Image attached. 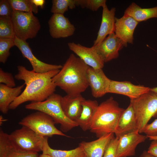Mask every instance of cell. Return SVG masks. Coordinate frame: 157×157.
<instances>
[{"instance_id": "obj_1", "label": "cell", "mask_w": 157, "mask_h": 157, "mask_svg": "<svg viewBox=\"0 0 157 157\" xmlns=\"http://www.w3.org/2000/svg\"><path fill=\"white\" fill-rule=\"evenodd\" d=\"M17 68L18 72L15 78L23 81L26 87L20 95L10 104L9 109H15L22 104L28 101H43L54 93L57 86L52 78L60 69L39 73L33 70H29L22 65H19Z\"/></svg>"}, {"instance_id": "obj_2", "label": "cell", "mask_w": 157, "mask_h": 157, "mask_svg": "<svg viewBox=\"0 0 157 157\" xmlns=\"http://www.w3.org/2000/svg\"><path fill=\"white\" fill-rule=\"evenodd\" d=\"M89 67L79 57L72 53L52 80L57 87L67 94H81L89 86L87 72Z\"/></svg>"}, {"instance_id": "obj_3", "label": "cell", "mask_w": 157, "mask_h": 157, "mask_svg": "<svg viewBox=\"0 0 157 157\" xmlns=\"http://www.w3.org/2000/svg\"><path fill=\"white\" fill-rule=\"evenodd\" d=\"M124 110L110 97L99 105L89 130L98 138L110 133L114 134L119 118Z\"/></svg>"}, {"instance_id": "obj_4", "label": "cell", "mask_w": 157, "mask_h": 157, "mask_svg": "<svg viewBox=\"0 0 157 157\" xmlns=\"http://www.w3.org/2000/svg\"><path fill=\"white\" fill-rule=\"evenodd\" d=\"M62 97L53 93L45 100L40 102H31L25 106L26 109L44 113L51 117L55 124H59L60 129L67 132L78 126L77 123L68 118L65 113L61 104Z\"/></svg>"}, {"instance_id": "obj_5", "label": "cell", "mask_w": 157, "mask_h": 157, "mask_svg": "<svg viewBox=\"0 0 157 157\" xmlns=\"http://www.w3.org/2000/svg\"><path fill=\"white\" fill-rule=\"evenodd\" d=\"M136 121L137 130L140 133L150 119L157 115V93L151 90L138 98L130 100Z\"/></svg>"}, {"instance_id": "obj_6", "label": "cell", "mask_w": 157, "mask_h": 157, "mask_svg": "<svg viewBox=\"0 0 157 157\" xmlns=\"http://www.w3.org/2000/svg\"><path fill=\"white\" fill-rule=\"evenodd\" d=\"M19 124L28 127L43 137H51L55 135L67 137L56 127L55 123L51 117L42 112L37 111L27 115Z\"/></svg>"}, {"instance_id": "obj_7", "label": "cell", "mask_w": 157, "mask_h": 157, "mask_svg": "<svg viewBox=\"0 0 157 157\" xmlns=\"http://www.w3.org/2000/svg\"><path fill=\"white\" fill-rule=\"evenodd\" d=\"M11 19L15 36L22 40L35 37L41 28L39 19L32 12L13 11Z\"/></svg>"}, {"instance_id": "obj_8", "label": "cell", "mask_w": 157, "mask_h": 157, "mask_svg": "<svg viewBox=\"0 0 157 157\" xmlns=\"http://www.w3.org/2000/svg\"><path fill=\"white\" fill-rule=\"evenodd\" d=\"M9 137L19 149L28 152L42 151L46 137L40 135L28 127L22 126L9 134Z\"/></svg>"}, {"instance_id": "obj_9", "label": "cell", "mask_w": 157, "mask_h": 157, "mask_svg": "<svg viewBox=\"0 0 157 157\" xmlns=\"http://www.w3.org/2000/svg\"><path fill=\"white\" fill-rule=\"evenodd\" d=\"M127 45V43L113 33L99 44L92 46L105 63L117 58L119 51Z\"/></svg>"}, {"instance_id": "obj_10", "label": "cell", "mask_w": 157, "mask_h": 157, "mask_svg": "<svg viewBox=\"0 0 157 157\" xmlns=\"http://www.w3.org/2000/svg\"><path fill=\"white\" fill-rule=\"evenodd\" d=\"M15 45L19 49L23 56L30 63L34 71L39 73H44L51 71L60 69L63 67L61 65L49 64L38 59L33 54L28 43L26 41L20 40L15 36Z\"/></svg>"}, {"instance_id": "obj_11", "label": "cell", "mask_w": 157, "mask_h": 157, "mask_svg": "<svg viewBox=\"0 0 157 157\" xmlns=\"http://www.w3.org/2000/svg\"><path fill=\"white\" fill-rule=\"evenodd\" d=\"M87 77L94 97H100L108 93L111 80L106 75L102 69H95L90 67L87 71Z\"/></svg>"}, {"instance_id": "obj_12", "label": "cell", "mask_w": 157, "mask_h": 157, "mask_svg": "<svg viewBox=\"0 0 157 157\" xmlns=\"http://www.w3.org/2000/svg\"><path fill=\"white\" fill-rule=\"evenodd\" d=\"M49 32L54 38H65L72 35L75 28L63 14H53L48 21Z\"/></svg>"}, {"instance_id": "obj_13", "label": "cell", "mask_w": 157, "mask_h": 157, "mask_svg": "<svg viewBox=\"0 0 157 157\" xmlns=\"http://www.w3.org/2000/svg\"><path fill=\"white\" fill-rule=\"evenodd\" d=\"M69 49L89 67L95 69H102L104 62L94 47H87L74 42L68 43Z\"/></svg>"}, {"instance_id": "obj_14", "label": "cell", "mask_w": 157, "mask_h": 157, "mask_svg": "<svg viewBox=\"0 0 157 157\" xmlns=\"http://www.w3.org/2000/svg\"><path fill=\"white\" fill-rule=\"evenodd\" d=\"M147 137L137 131L126 134L119 138L116 157H127L135 155L136 148L139 144L144 142Z\"/></svg>"}, {"instance_id": "obj_15", "label": "cell", "mask_w": 157, "mask_h": 157, "mask_svg": "<svg viewBox=\"0 0 157 157\" xmlns=\"http://www.w3.org/2000/svg\"><path fill=\"white\" fill-rule=\"evenodd\" d=\"M151 88L142 85H135L128 81L111 80L108 93L122 94L130 100L136 99L150 90Z\"/></svg>"}, {"instance_id": "obj_16", "label": "cell", "mask_w": 157, "mask_h": 157, "mask_svg": "<svg viewBox=\"0 0 157 157\" xmlns=\"http://www.w3.org/2000/svg\"><path fill=\"white\" fill-rule=\"evenodd\" d=\"M139 23L127 15H124L119 18L115 17L114 33L123 41L127 43L132 44L134 32Z\"/></svg>"}, {"instance_id": "obj_17", "label": "cell", "mask_w": 157, "mask_h": 157, "mask_svg": "<svg viewBox=\"0 0 157 157\" xmlns=\"http://www.w3.org/2000/svg\"><path fill=\"white\" fill-rule=\"evenodd\" d=\"M102 8L101 23L97 38L94 42V46L100 43L107 35L115 32L116 8L113 7L109 10L106 4Z\"/></svg>"}, {"instance_id": "obj_18", "label": "cell", "mask_w": 157, "mask_h": 157, "mask_svg": "<svg viewBox=\"0 0 157 157\" xmlns=\"http://www.w3.org/2000/svg\"><path fill=\"white\" fill-rule=\"evenodd\" d=\"M38 153L21 150L11 140L9 134L0 130V157H38Z\"/></svg>"}, {"instance_id": "obj_19", "label": "cell", "mask_w": 157, "mask_h": 157, "mask_svg": "<svg viewBox=\"0 0 157 157\" xmlns=\"http://www.w3.org/2000/svg\"><path fill=\"white\" fill-rule=\"evenodd\" d=\"M137 131L136 121L133 109L130 103L121 115L114 134L119 138L122 135Z\"/></svg>"}, {"instance_id": "obj_20", "label": "cell", "mask_w": 157, "mask_h": 157, "mask_svg": "<svg viewBox=\"0 0 157 157\" xmlns=\"http://www.w3.org/2000/svg\"><path fill=\"white\" fill-rule=\"evenodd\" d=\"M114 133L104 135L96 140L90 142L83 141L79 144L86 157H103L106 148Z\"/></svg>"}, {"instance_id": "obj_21", "label": "cell", "mask_w": 157, "mask_h": 157, "mask_svg": "<svg viewBox=\"0 0 157 157\" xmlns=\"http://www.w3.org/2000/svg\"><path fill=\"white\" fill-rule=\"evenodd\" d=\"M85 99L81 94L74 96L67 94L62 97L61 106L68 118L75 121L81 113L82 110L81 103Z\"/></svg>"}, {"instance_id": "obj_22", "label": "cell", "mask_w": 157, "mask_h": 157, "mask_svg": "<svg viewBox=\"0 0 157 157\" xmlns=\"http://www.w3.org/2000/svg\"><path fill=\"white\" fill-rule=\"evenodd\" d=\"M82 110L75 121L84 131L90 130L91 122L99 105L96 100L85 99L81 103Z\"/></svg>"}, {"instance_id": "obj_23", "label": "cell", "mask_w": 157, "mask_h": 157, "mask_svg": "<svg viewBox=\"0 0 157 157\" xmlns=\"http://www.w3.org/2000/svg\"><path fill=\"white\" fill-rule=\"evenodd\" d=\"M24 84L17 87L12 88L0 83V110L4 114H7L10 104L22 93Z\"/></svg>"}, {"instance_id": "obj_24", "label": "cell", "mask_w": 157, "mask_h": 157, "mask_svg": "<svg viewBox=\"0 0 157 157\" xmlns=\"http://www.w3.org/2000/svg\"><path fill=\"white\" fill-rule=\"evenodd\" d=\"M124 15L131 16L139 22L146 21L150 18H157V6L142 8L133 2L125 10Z\"/></svg>"}, {"instance_id": "obj_25", "label": "cell", "mask_w": 157, "mask_h": 157, "mask_svg": "<svg viewBox=\"0 0 157 157\" xmlns=\"http://www.w3.org/2000/svg\"><path fill=\"white\" fill-rule=\"evenodd\" d=\"M48 138L45 137L42 153L48 154L52 157H86L83 149L79 146L74 149L68 150L53 149L49 144Z\"/></svg>"}, {"instance_id": "obj_26", "label": "cell", "mask_w": 157, "mask_h": 157, "mask_svg": "<svg viewBox=\"0 0 157 157\" xmlns=\"http://www.w3.org/2000/svg\"><path fill=\"white\" fill-rule=\"evenodd\" d=\"M13 11L32 12L35 14L38 11V7L31 0H8Z\"/></svg>"}, {"instance_id": "obj_27", "label": "cell", "mask_w": 157, "mask_h": 157, "mask_svg": "<svg viewBox=\"0 0 157 157\" xmlns=\"http://www.w3.org/2000/svg\"><path fill=\"white\" fill-rule=\"evenodd\" d=\"M51 12L53 14H63L69 9L76 6V0H53Z\"/></svg>"}, {"instance_id": "obj_28", "label": "cell", "mask_w": 157, "mask_h": 157, "mask_svg": "<svg viewBox=\"0 0 157 157\" xmlns=\"http://www.w3.org/2000/svg\"><path fill=\"white\" fill-rule=\"evenodd\" d=\"M15 36L11 17H0V38L14 39Z\"/></svg>"}, {"instance_id": "obj_29", "label": "cell", "mask_w": 157, "mask_h": 157, "mask_svg": "<svg viewBox=\"0 0 157 157\" xmlns=\"http://www.w3.org/2000/svg\"><path fill=\"white\" fill-rule=\"evenodd\" d=\"M15 45L14 39L0 38V62L5 63L10 55V49Z\"/></svg>"}, {"instance_id": "obj_30", "label": "cell", "mask_w": 157, "mask_h": 157, "mask_svg": "<svg viewBox=\"0 0 157 157\" xmlns=\"http://www.w3.org/2000/svg\"><path fill=\"white\" fill-rule=\"evenodd\" d=\"M106 0H76V6H80L83 8H85L93 11L102 7L106 4Z\"/></svg>"}, {"instance_id": "obj_31", "label": "cell", "mask_w": 157, "mask_h": 157, "mask_svg": "<svg viewBox=\"0 0 157 157\" xmlns=\"http://www.w3.org/2000/svg\"><path fill=\"white\" fill-rule=\"evenodd\" d=\"M119 138L114 136L107 145L103 157H116Z\"/></svg>"}, {"instance_id": "obj_32", "label": "cell", "mask_w": 157, "mask_h": 157, "mask_svg": "<svg viewBox=\"0 0 157 157\" xmlns=\"http://www.w3.org/2000/svg\"><path fill=\"white\" fill-rule=\"evenodd\" d=\"M0 83L12 88L15 87L16 84L12 74L5 72L0 68Z\"/></svg>"}, {"instance_id": "obj_33", "label": "cell", "mask_w": 157, "mask_h": 157, "mask_svg": "<svg viewBox=\"0 0 157 157\" xmlns=\"http://www.w3.org/2000/svg\"><path fill=\"white\" fill-rule=\"evenodd\" d=\"M13 11L8 0L0 1V17H11Z\"/></svg>"}, {"instance_id": "obj_34", "label": "cell", "mask_w": 157, "mask_h": 157, "mask_svg": "<svg viewBox=\"0 0 157 157\" xmlns=\"http://www.w3.org/2000/svg\"><path fill=\"white\" fill-rule=\"evenodd\" d=\"M143 133L146 136H156L157 135V119L152 123L148 124L145 127Z\"/></svg>"}, {"instance_id": "obj_35", "label": "cell", "mask_w": 157, "mask_h": 157, "mask_svg": "<svg viewBox=\"0 0 157 157\" xmlns=\"http://www.w3.org/2000/svg\"><path fill=\"white\" fill-rule=\"evenodd\" d=\"M155 157H157V140H153L151 142L147 151Z\"/></svg>"}, {"instance_id": "obj_36", "label": "cell", "mask_w": 157, "mask_h": 157, "mask_svg": "<svg viewBox=\"0 0 157 157\" xmlns=\"http://www.w3.org/2000/svg\"><path fill=\"white\" fill-rule=\"evenodd\" d=\"M33 3L36 6H39L42 8L45 2L44 0H31Z\"/></svg>"}, {"instance_id": "obj_37", "label": "cell", "mask_w": 157, "mask_h": 157, "mask_svg": "<svg viewBox=\"0 0 157 157\" xmlns=\"http://www.w3.org/2000/svg\"><path fill=\"white\" fill-rule=\"evenodd\" d=\"M140 157H155L149 153L147 151H144L140 155Z\"/></svg>"}, {"instance_id": "obj_38", "label": "cell", "mask_w": 157, "mask_h": 157, "mask_svg": "<svg viewBox=\"0 0 157 157\" xmlns=\"http://www.w3.org/2000/svg\"><path fill=\"white\" fill-rule=\"evenodd\" d=\"M147 138H149L150 140H157V135L156 136H147Z\"/></svg>"}, {"instance_id": "obj_39", "label": "cell", "mask_w": 157, "mask_h": 157, "mask_svg": "<svg viewBox=\"0 0 157 157\" xmlns=\"http://www.w3.org/2000/svg\"><path fill=\"white\" fill-rule=\"evenodd\" d=\"M38 157H52L48 154L42 153V154L39 155Z\"/></svg>"}, {"instance_id": "obj_40", "label": "cell", "mask_w": 157, "mask_h": 157, "mask_svg": "<svg viewBox=\"0 0 157 157\" xmlns=\"http://www.w3.org/2000/svg\"><path fill=\"white\" fill-rule=\"evenodd\" d=\"M150 90L157 93V87L152 88H151Z\"/></svg>"}]
</instances>
